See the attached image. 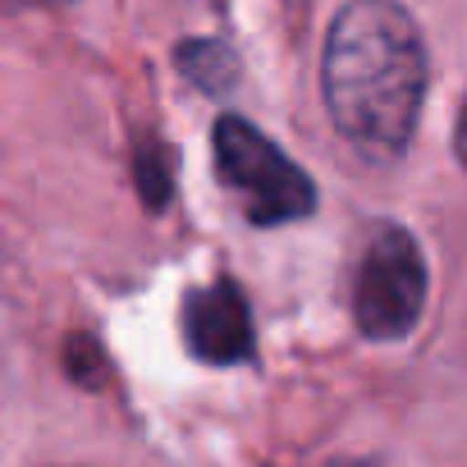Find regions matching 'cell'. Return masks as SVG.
Returning <instances> with one entry per match:
<instances>
[{
  "label": "cell",
  "instance_id": "6da1fadb",
  "mask_svg": "<svg viewBox=\"0 0 467 467\" xmlns=\"http://www.w3.org/2000/svg\"><path fill=\"white\" fill-rule=\"evenodd\" d=\"M321 92L335 129L371 161H399L426 97V47L399 0H348L326 33Z\"/></svg>",
  "mask_w": 467,
  "mask_h": 467
},
{
  "label": "cell",
  "instance_id": "3957f363",
  "mask_svg": "<svg viewBox=\"0 0 467 467\" xmlns=\"http://www.w3.org/2000/svg\"><path fill=\"white\" fill-rule=\"evenodd\" d=\"M426 303V262L403 224H371L353 266V321L367 339H403Z\"/></svg>",
  "mask_w": 467,
  "mask_h": 467
},
{
  "label": "cell",
  "instance_id": "5b68a950",
  "mask_svg": "<svg viewBox=\"0 0 467 467\" xmlns=\"http://www.w3.org/2000/svg\"><path fill=\"white\" fill-rule=\"evenodd\" d=\"M179 69L192 83H202L206 92H220L234 78V56L220 42H183L179 47Z\"/></svg>",
  "mask_w": 467,
  "mask_h": 467
},
{
  "label": "cell",
  "instance_id": "8992f818",
  "mask_svg": "<svg viewBox=\"0 0 467 467\" xmlns=\"http://www.w3.org/2000/svg\"><path fill=\"white\" fill-rule=\"evenodd\" d=\"M42 5H65V0H0V15H19V10H42Z\"/></svg>",
  "mask_w": 467,
  "mask_h": 467
},
{
  "label": "cell",
  "instance_id": "7a4b0ae2",
  "mask_svg": "<svg viewBox=\"0 0 467 467\" xmlns=\"http://www.w3.org/2000/svg\"><path fill=\"white\" fill-rule=\"evenodd\" d=\"M211 151H215L224 192L239 202V211L253 224H289V220L312 215V206H317L312 179L257 124H248L239 115H220V124L211 133Z\"/></svg>",
  "mask_w": 467,
  "mask_h": 467
},
{
  "label": "cell",
  "instance_id": "277c9868",
  "mask_svg": "<svg viewBox=\"0 0 467 467\" xmlns=\"http://www.w3.org/2000/svg\"><path fill=\"white\" fill-rule=\"evenodd\" d=\"M183 344L197 362L234 367L253 358V317L234 280L192 289L183 298Z\"/></svg>",
  "mask_w": 467,
  "mask_h": 467
}]
</instances>
